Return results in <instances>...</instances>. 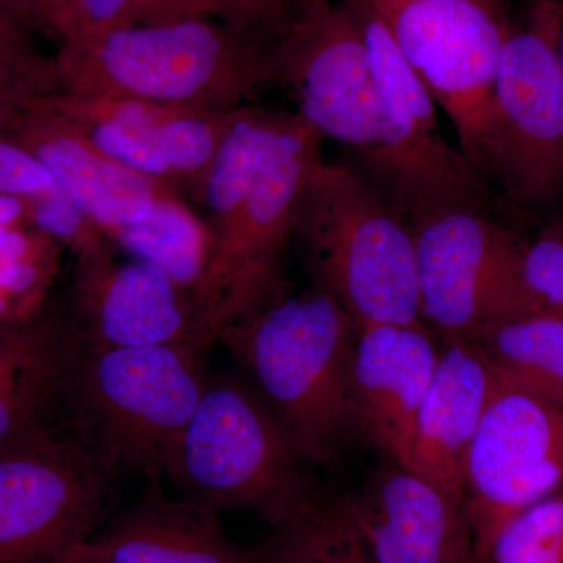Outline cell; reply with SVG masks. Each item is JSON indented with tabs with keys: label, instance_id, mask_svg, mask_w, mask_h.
I'll return each mask as SVG.
<instances>
[{
	"label": "cell",
	"instance_id": "cell-3",
	"mask_svg": "<svg viewBox=\"0 0 563 563\" xmlns=\"http://www.w3.org/2000/svg\"><path fill=\"white\" fill-rule=\"evenodd\" d=\"M357 329L331 292L287 290L218 336L254 376L298 453L328 462L351 426Z\"/></svg>",
	"mask_w": 563,
	"mask_h": 563
},
{
	"label": "cell",
	"instance_id": "cell-29",
	"mask_svg": "<svg viewBox=\"0 0 563 563\" xmlns=\"http://www.w3.org/2000/svg\"><path fill=\"white\" fill-rule=\"evenodd\" d=\"M40 27L25 0H0V60L22 74L41 96L57 92L54 60L33 43Z\"/></svg>",
	"mask_w": 563,
	"mask_h": 563
},
{
	"label": "cell",
	"instance_id": "cell-36",
	"mask_svg": "<svg viewBox=\"0 0 563 563\" xmlns=\"http://www.w3.org/2000/svg\"><path fill=\"white\" fill-rule=\"evenodd\" d=\"M31 225V199L0 196V233Z\"/></svg>",
	"mask_w": 563,
	"mask_h": 563
},
{
	"label": "cell",
	"instance_id": "cell-26",
	"mask_svg": "<svg viewBox=\"0 0 563 563\" xmlns=\"http://www.w3.org/2000/svg\"><path fill=\"white\" fill-rule=\"evenodd\" d=\"M62 252L32 225L0 233V322L32 317L46 306Z\"/></svg>",
	"mask_w": 563,
	"mask_h": 563
},
{
	"label": "cell",
	"instance_id": "cell-25",
	"mask_svg": "<svg viewBox=\"0 0 563 563\" xmlns=\"http://www.w3.org/2000/svg\"><path fill=\"white\" fill-rule=\"evenodd\" d=\"M235 110L166 107L158 125V151L173 190L201 199L203 184L221 150Z\"/></svg>",
	"mask_w": 563,
	"mask_h": 563
},
{
	"label": "cell",
	"instance_id": "cell-14",
	"mask_svg": "<svg viewBox=\"0 0 563 563\" xmlns=\"http://www.w3.org/2000/svg\"><path fill=\"white\" fill-rule=\"evenodd\" d=\"M192 312L190 292L151 263L117 261L110 244L77 257L70 320L85 346H192Z\"/></svg>",
	"mask_w": 563,
	"mask_h": 563
},
{
	"label": "cell",
	"instance_id": "cell-23",
	"mask_svg": "<svg viewBox=\"0 0 563 563\" xmlns=\"http://www.w3.org/2000/svg\"><path fill=\"white\" fill-rule=\"evenodd\" d=\"M246 563H374L343 498L317 499L296 510L261 543L244 550Z\"/></svg>",
	"mask_w": 563,
	"mask_h": 563
},
{
	"label": "cell",
	"instance_id": "cell-19",
	"mask_svg": "<svg viewBox=\"0 0 563 563\" xmlns=\"http://www.w3.org/2000/svg\"><path fill=\"white\" fill-rule=\"evenodd\" d=\"M81 340L49 302L29 318L0 322V448L57 426Z\"/></svg>",
	"mask_w": 563,
	"mask_h": 563
},
{
	"label": "cell",
	"instance_id": "cell-18",
	"mask_svg": "<svg viewBox=\"0 0 563 563\" xmlns=\"http://www.w3.org/2000/svg\"><path fill=\"white\" fill-rule=\"evenodd\" d=\"M443 339L415 424L412 472L465 498L466 455L499 377L472 339Z\"/></svg>",
	"mask_w": 563,
	"mask_h": 563
},
{
	"label": "cell",
	"instance_id": "cell-12",
	"mask_svg": "<svg viewBox=\"0 0 563 563\" xmlns=\"http://www.w3.org/2000/svg\"><path fill=\"white\" fill-rule=\"evenodd\" d=\"M273 87L322 139L355 157L379 143V102L361 18L351 0L301 3L288 31L269 47Z\"/></svg>",
	"mask_w": 563,
	"mask_h": 563
},
{
	"label": "cell",
	"instance_id": "cell-34",
	"mask_svg": "<svg viewBox=\"0 0 563 563\" xmlns=\"http://www.w3.org/2000/svg\"><path fill=\"white\" fill-rule=\"evenodd\" d=\"M40 96L31 81L9 63L0 60V132L10 133L32 99Z\"/></svg>",
	"mask_w": 563,
	"mask_h": 563
},
{
	"label": "cell",
	"instance_id": "cell-5",
	"mask_svg": "<svg viewBox=\"0 0 563 563\" xmlns=\"http://www.w3.org/2000/svg\"><path fill=\"white\" fill-rule=\"evenodd\" d=\"M191 344H81L63 396L70 429L107 468L166 477L207 384Z\"/></svg>",
	"mask_w": 563,
	"mask_h": 563
},
{
	"label": "cell",
	"instance_id": "cell-9",
	"mask_svg": "<svg viewBox=\"0 0 563 563\" xmlns=\"http://www.w3.org/2000/svg\"><path fill=\"white\" fill-rule=\"evenodd\" d=\"M562 0H533L510 24L493 91L490 180L539 206L563 191Z\"/></svg>",
	"mask_w": 563,
	"mask_h": 563
},
{
	"label": "cell",
	"instance_id": "cell-32",
	"mask_svg": "<svg viewBox=\"0 0 563 563\" xmlns=\"http://www.w3.org/2000/svg\"><path fill=\"white\" fill-rule=\"evenodd\" d=\"M207 2L218 21L266 43L279 40L296 16L290 0H207Z\"/></svg>",
	"mask_w": 563,
	"mask_h": 563
},
{
	"label": "cell",
	"instance_id": "cell-28",
	"mask_svg": "<svg viewBox=\"0 0 563 563\" xmlns=\"http://www.w3.org/2000/svg\"><path fill=\"white\" fill-rule=\"evenodd\" d=\"M74 5L79 36L214 18L207 0H74Z\"/></svg>",
	"mask_w": 563,
	"mask_h": 563
},
{
	"label": "cell",
	"instance_id": "cell-33",
	"mask_svg": "<svg viewBox=\"0 0 563 563\" xmlns=\"http://www.w3.org/2000/svg\"><path fill=\"white\" fill-rule=\"evenodd\" d=\"M57 181L35 157L0 132V196L32 199L57 188Z\"/></svg>",
	"mask_w": 563,
	"mask_h": 563
},
{
	"label": "cell",
	"instance_id": "cell-39",
	"mask_svg": "<svg viewBox=\"0 0 563 563\" xmlns=\"http://www.w3.org/2000/svg\"><path fill=\"white\" fill-rule=\"evenodd\" d=\"M310 2V0H301V3Z\"/></svg>",
	"mask_w": 563,
	"mask_h": 563
},
{
	"label": "cell",
	"instance_id": "cell-38",
	"mask_svg": "<svg viewBox=\"0 0 563 563\" xmlns=\"http://www.w3.org/2000/svg\"><path fill=\"white\" fill-rule=\"evenodd\" d=\"M559 52H561V63H562V70H563V0H562L561 38H559Z\"/></svg>",
	"mask_w": 563,
	"mask_h": 563
},
{
	"label": "cell",
	"instance_id": "cell-35",
	"mask_svg": "<svg viewBox=\"0 0 563 563\" xmlns=\"http://www.w3.org/2000/svg\"><path fill=\"white\" fill-rule=\"evenodd\" d=\"M25 2L40 27L57 35L62 43L79 36V20H77L74 0H25Z\"/></svg>",
	"mask_w": 563,
	"mask_h": 563
},
{
	"label": "cell",
	"instance_id": "cell-37",
	"mask_svg": "<svg viewBox=\"0 0 563 563\" xmlns=\"http://www.w3.org/2000/svg\"><path fill=\"white\" fill-rule=\"evenodd\" d=\"M84 544V543H81ZM76 548V550L73 551V553H69L66 555L65 559H63L62 562L58 563H99L96 561H92L90 555L85 553L84 547Z\"/></svg>",
	"mask_w": 563,
	"mask_h": 563
},
{
	"label": "cell",
	"instance_id": "cell-27",
	"mask_svg": "<svg viewBox=\"0 0 563 563\" xmlns=\"http://www.w3.org/2000/svg\"><path fill=\"white\" fill-rule=\"evenodd\" d=\"M481 563H563V487L515 515Z\"/></svg>",
	"mask_w": 563,
	"mask_h": 563
},
{
	"label": "cell",
	"instance_id": "cell-22",
	"mask_svg": "<svg viewBox=\"0 0 563 563\" xmlns=\"http://www.w3.org/2000/svg\"><path fill=\"white\" fill-rule=\"evenodd\" d=\"M504 383L563 410V318L526 313L473 336Z\"/></svg>",
	"mask_w": 563,
	"mask_h": 563
},
{
	"label": "cell",
	"instance_id": "cell-10",
	"mask_svg": "<svg viewBox=\"0 0 563 563\" xmlns=\"http://www.w3.org/2000/svg\"><path fill=\"white\" fill-rule=\"evenodd\" d=\"M410 229L426 328L473 336L507 318L539 313L523 280L525 246L487 207H442L415 218Z\"/></svg>",
	"mask_w": 563,
	"mask_h": 563
},
{
	"label": "cell",
	"instance_id": "cell-7",
	"mask_svg": "<svg viewBox=\"0 0 563 563\" xmlns=\"http://www.w3.org/2000/svg\"><path fill=\"white\" fill-rule=\"evenodd\" d=\"M365 32L379 102V143L358 169L407 221L450 206L488 207V185L444 139L437 103L376 13L351 0Z\"/></svg>",
	"mask_w": 563,
	"mask_h": 563
},
{
	"label": "cell",
	"instance_id": "cell-21",
	"mask_svg": "<svg viewBox=\"0 0 563 563\" xmlns=\"http://www.w3.org/2000/svg\"><path fill=\"white\" fill-rule=\"evenodd\" d=\"M33 101L68 118L99 150L125 168L172 187L158 151V125L168 106L62 91Z\"/></svg>",
	"mask_w": 563,
	"mask_h": 563
},
{
	"label": "cell",
	"instance_id": "cell-6",
	"mask_svg": "<svg viewBox=\"0 0 563 563\" xmlns=\"http://www.w3.org/2000/svg\"><path fill=\"white\" fill-rule=\"evenodd\" d=\"M301 459L257 393L232 379L207 380L166 477L185 499L276 526L314 499Z\"/></svg>",
	"mask_w": 563,
	"mask_h": 563
},
{
	"label": "cell",
	"instance_id": "cell-1",
	"mask_svg": "<svg viewBox=\"0 0 563 563\" xmlns=\"http://www.w3.org/2000/svg\"><path fill=\"white\" fill-rule=\"evenodd\" d=\"M322 140L296 113L251 103L233 114L199 199L211 217L210 258L192 292V346L199 352L285 291L282 255L295 239Z\"/></svg>",
	"mask_w": 563,
	"mask_h": 563
},
{
	"label": "cell",
	"instance_id": "cell-16",
	"mask_svg": "<svg viewBox=\"0 0 563 563\" xmlns=\"http://www.w3.org/2000/svg\"><path fill=\"white\" fill-rule=\"evenodd\" d=\"M439 355L426 325H369L355 339L351 424H357L391 462L410 472L415 424Z\"/></svg>",
	"mask_w": 563,
	"mask_h": 563
},
{
	"label": "cell",
	"instance_id": "cell-15",
	"mask_svg": "<svg viewBox=\"0 0 563 563\" xmlns=\"http://www.w3.org/2000/svg\"><path fill=\"white\" fill-rule=\"evenodd\" d=\"M343 501L374 563H481L466 499L398 463Z\"/></svg>",
	"mask_w": 563,
	"mask_h": 563
},
{
	"label": "cell",
	"instance_id": "cell-31",
	"mask_svg": "<svg viewBox=\"0 0 563 563\" xmlns=\"http://www.w3.org/2000/svg\"><path fill=\"white\" fill-rule=\"evenodd\" d=\"M521 268L537 312L563 318V213L525 246Z\"/></svg>",
	"mask_w": 563,
	"mask_h": 563
},
{
	"label": "cell",
	"instance_id": "cell-17",
	"mask_svg": "<svg viewBox=\"0 0 563 563\" xmlns=\"http://www.w3.org/2000/svg\"><path fill=\"white\" fill-rule=\"evenodd\" d=\"M9 135L31 152L109 240L177 192L113 161L73 121L33 99Z\"/></svg>",
	"mask_w": 563,
	"mask_h": 563
},
{
	"label": "cell",
	"instance_id": "cell-11",
	"mask_svg": "<svg viewBox=\"0 0 563 563\" xmlns=\"http://www.w3.org/2000/svg\"><path fill=\"white\" fill-rule=\"evenodd\" d=\"M110 473L58 426L0 448V563H58L87 542Z\"/></svg>",
	"mask_w": 563,
	"mask_h": 563
},
{
	"label": "cell",
	"instance_id": "cell-30",
	"mask_svg": "<svg viewBox=\"0 0 563 563\" xmlns=\"http://www.w3.org/2000/svg\"><path fill=\"white\" fill-rule=\"evenodd\" d=\"M31 225L76 258L110 244L101 228L60 187L31 199Z\"/></svg>",
	"mask_w": 563,
	"mask_h": 563
},
{
	"label": "cell",
	"instance_id": "cell-20",
	"mask_svg": "<svg viewBox=\"0 0 563 563\" xmlns=\"http://www.w3.org/2000/svg\"><path fill=\"white\" fill-rule=\"evenodd\" d=\"M81 547L99 563H246L217 510L157 487Z\"/></svg>",
	"mask_w": 563,
	"mask_h": 563
},
{
	"label": "cell",
	"instance_id": "cell-2",
	"mask_svg": "<svg viewBox=\"0 0 563 563\" xmlns=\"http://www.w3.org/2000/svg\"><path fill=\"white\" fill-rule=\"evenodd\" d=\"M272 44L217 18L79 36L54 58L57 91L236 110L273 87Z\"/></svg>",
	"mask_w": 563,
	"mask_h": 563
},
{
	"label": "cell",
	"instance_id": "cell-24",
	"mask_svg": "<svg viewBox=\"0 0 563 563\" xmlns=\"http://www.w3.org/2000/svg\"><path fill=\"white\" fill-rule=\"evenodd\" d=\"M110 240L133 258L161 268L191 296L210 258L209 224L181 201L177 192L158 202L150 217L113 233Z\"/></svg>",
	"mask_w": 563,
	"mask_h": 563
},
{
	"label": "cell",
	"instance_id": "cell-4",
	"mask_svg": "<svg viewBox=\"0 0 563 563\" xmlns=\"http://www.w3.org/2000/svg\"><path fill=\"white\" fill-rule=\"evenodd\" d=\"M295 239L314 284L331 292L355 329L421 328L409 221L346 163L321 161L303 187Z\"/></svg>",
	"mask_w": 563,
	"mask_h": 563
},
{
	"label": "cell",
	"instance_id": "cell-13",
	"mask_svg": "<svg viewBox=\"0 0 563 563\" xmlns=\"http://www.w3.org/2000/svg\"><path fill=\"white\" fill-rule=\"evenodd\" d=\"M561 487L563 410L499 379L465 462L479 561L515 515Z\"/></svg>",
	"mask_w": 563,
	"mask_h": 563
},
{
	"label": "cell",
	"instance_id": "cell-8",
	"mask_svg": "<svg viewBox=\"0 0 563 563\" xmlns=\"http://www.w3.org/2000/svg\"><path fill=\"white\" fill-rule=\"evenodd\" d=\"M442 107L459 150L490 179L493 91L509 32L499 0H362Z\"/></svg>",
	"mask_w": 563,
	"mask_h": 563
}]
</instances>
